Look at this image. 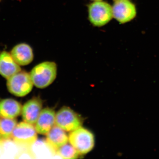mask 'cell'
I'll use <instances>...</instances> for the list:
<instances>
[{
	"mask_svg": "<svg viewBox=\"0 0 159 159\" xmlns=\"http://www.w3.org/2000/svg\"><path fill=\"white\" fill-rule=\"evenodd\" d=\"M57 67L53 61H44L35 66L30 73L33 84L39 89L51 85L56 78Z\"/></svg>",
	"mask_w": 159,
	"mask_h": 159,
	"instance_id": "6da1fadb",
	"label": "cell"
},
{
	"mask_svg": "<svg viewBox=\"0 0 159 159\" xmlns=\"http://www.w3.org/2000/svg\"><path fill=\"white\" fill-rule=\"evenodd\" d=\"M66 131L55 125L46 135L47 145L55 152L58 148L69 142L68 135Z\"/></svg>",
	"mask_w": 159,
	"mask_h": 159,
	"instance_id": "7c38bea8",
	"label": "cell"
},
{
	"mask_svg": "<svg viewBox=\"0 0 159 159\" xmlns=\"http://www.w3.org/2000/svg\"><path fill=\"white\" fill-rule=\"evenodd\" d=\"M42 100L39 97H34L22 106L21 115L24 122L34 125L42 110Z\"/></svg>",
	"mask_w": 159,
	"mask_h": 159,
	"instance_id": "ba28073f",
	"label": "cell"
},
{
	"mask_svg": "<svg viewBox=\"0 0 159 159\" xmlns=\"http://www.w3.org/2000/svg\"><path fill=\"white\" fill-rule=\"evenodd\" d=\"M2 136H1V135H0V142H2Z\"/></svg>",
	"mask_w": 159,
	"mask_h": 159,
	"instance_id": "2e32d148",
	"label": "cell"
},
{
	"mask_svg": "<svg viewBox=\"0 0 159 159\" xmlns=\"http://www.w3.org/2000/svg\"><path fill=\"white\" fill-rule=\"evenodd\" d=\"M22 106L19 102L13 99L0 100V117L8 119H15L21 114Z\"/></svg>",
	"mask_w": 159,
	"mask_h": 159,
	"instance_id": "4fadbf2b",
	"label": "cell"
},
{
	"mask_svg": "<svg viewBox=\"0 0 159 159\" xmlns=\"http://www.w3.org/2000/svg\"><path fill=\"white\" fill-rule=\"evenodd\" d=\"M33 85L30 74L26 71L21 70L7 79L8 91L17 97L27 96L32 90Z\"/></svg>",
	"mask_w": 159,
	"mask_h": 159,
	"instance_id": "3957f363",
	"label": "cell"
},
{
	"mask_svg": "<svg viewBox=\"0 0 159 159\" xmlns=\"http://www.w3.org/2000/svg\"><path fill=\"white\" fill-rule=\"evenodd\" d=\"M21 70L20 66L10 53L6 51L0 52V75L2 77L7 80Z\"/></svg>",
	"mask_w": 159,
	"mask_h": 159,
	"instance_id": "8fae6325",
	"label": "cell"
},
{
	"mask_svg": "<svg viewBox=\"0 0 159 159\" xmlns=\"http://www.w3.org/2000/svg\"><path fill=\"white\" fill-rule=\"evenodd\" d=\"M57 155L63 159H77L80 155L70 143L61 146L55 152Z\"/></svg>",
	"mask_w": 159,
	"mask_h": 159,
	"instance_id": "9a60e30c",
	"label": "cell"
},
{
	"mask_svg": "<svg viewBox=\"0 0 159 159\" xmlns=\"http://www.w3.org/2000/svg\"><path fill=\"white\" fill-rule=\"evenodd\" d=\"M56 113L53 108L47 107L42 109L34 124L37 133L47 135L55 125Z\"/></svg>",
	"mask_w": 159,
	"mask_h": 159,
	"instance_id": "9c48e42d",
	"label": "cell"
},
{
	"mask_svg": "<svg viewBox=\"0 0 159 159\" xmlns=\"http://www.w3.org/2000/svg\"><path fill=\"white\" fill-rule=\"evenodd\" d=\"M114 1H119V0H114Z\"/></svg>",
	"mask_w": 159,
	"mask_h": 159,
	"instance_id": "ac0fdd59",
	"label": "cell"
},
{
	"mask_svg": "<svg viewBox=\"0 0 159 159\" xmlns=\"http://www.w3.org/2000/svg\"><path fill=\"white\" fill-rule=\"evenodd\" d=\"M37 134L34 125L23 121L17 123L11 139L18 146L31 148L37 141Z\"/></svg>",
	"mask_w": 159,
	"mask_h": 159,
	"instance_id": "277c9868",
	"label": "cell"
},
{
	"mask_svg": "<svg viewBox=\"0 0 159 159\" xmlns=\"http://www.w3.org/2000/svg\"><path fill=\"white\" fill-rule=\"evenodd\" d=\"M10 53L15 61L20 66L28 65L34 59L33 49L26 43H20L15 46Z\"/></svg>",
	"mask_w": 159,
	"mask_h": 159,
	"instance_id": "30bf717a",
	"label": "cell"
},
{
	"mask_svg": "<svg viewBox=\"0 0 159 159\" xmlns=\"http://www.w3.org/2000/svg\"></svg>",
	"mask_w": 159,
	"mask_h": 159,
	"instance_id": "ffe728a7",
	"label": "cell"
},
{
	"mask_svg": "<svg viewBox=\"0 0 159 159\" xmlns=\"http://www.w3.org/2000/svg\"><path fill=\"white\" fill-rule=\"evenodd\" d=\"M17 122L15 119L3 118L0 119V135L3 139H11L12 133Z\"/></svg>",
	"mask_w": 159,
	"mask_h": 159,
	"instance_id": "5bb4252c",
	"label": "cell"
},
{
	"mask_svg": "<svg viewBox=\"0 0 159 159\" xmlns=\"http://www.w3.org/2000/svg\"><path fill=\"white\" fill-rule=\"evenodd\" d=\"M92 1H95L96 2V1H101L102 0H92Z\"/></svg>",
	"mask_w": 159,
	"mask_h": 159,
	"instance_id": "e0dca14e",
	"label": "cell"
},
{
	"mask_svg": "<svg viewBox=\"0 0 159 159\" xmlns=\"http://www.w3.org/2000/svg\"><path fill=\"white\" fill-rule=\"evenodd\" d=\"M69 142L80 155L86 154L95 146V137L93 133L81 127L71 131L69 134Z\"/></svg>",
	"mask_w": 159,
	"mask_h": 159,
	"instance_id": "7a4b0ae2",
	"label": "cell"
},
{
	"mask_svg": "<svg viewBox=\"0 0 159 159\" xmlns=\"http://www.w3.org/2000/svg\"><path fill=\"white\" fill-rule=\"evenodd\" d=\"M83 123L81 117L68 107H63L56 113L55 125L66 132H70L81 127Z\"/></svg>",
	"mask_w": 159,
	"mask_h": 159,
	"instance_id": "8992f818",
	"label": "cell"
},
{
	"mask_svg": "<svg viewBox=\"0 0 159 159\" xmlns=\"http://www.w3.org/2000/svg\"><path fill=\"white\" fill-rule=\"evenodd\" d=\"M1 0H0V2H1Z\"/></svg>",
	"mask_w": 159,
	"mask_h": 159,
	"instance_id": "d6986e66",
	"label": "cell"
},
{
	"mask_svg": "<svg viewBox=\"0 0 159 159\" xmlns=\"http://www.w3.org/2000/svg\"><path fill=\"white\" fill-rule=\"evenodd\" d=\"M89 16L90 21L93 25L101 27L112 18V8L108 3L96 1L89 6Z\"/></svg>",
	"mask_w": 159,
	"mask_h": 159,
	"instance_id": "5b68a950",
	"label": "cell"
},
{
	"mask_svg": "<svg viewBox=\"0 0 159 159\" xmlns=\"http://www.w3.org/2000/svg\"><path fill=\"white\" fill-rule=\"evenodd\" d=\"M113 16L121 24L129 22L137 15L135 5L129 0L115 1L112 7Z\"/></svg>",
	"mask_w": 159,
	"mask_h": 159,
	"instance_id": "52a82bcc",
	"label": "cell"
}]
</instances>
